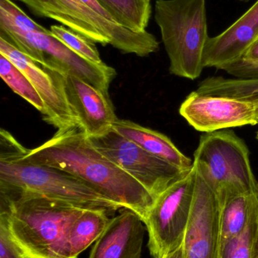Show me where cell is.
<instances>
[{"mask_svg": "<svg viewBox=\"0 0 258 258\" xmlns=\"http://www.w3.org/2000/svg\"><path fill=\"white\" fill-rule=\"evenodd\" d=\"M0 214L26 257L67 258L68 227L87 209L28 191L0 188Z\"/></svg>", "mask_w": 258, "mask_h": 258, "instance_id": "2", "label": "cell"}, {"mask_svg": "<svg viewBox=\"0 0 258 258\" xmlns=\"http://www.w3.org/2000/svg\"><path fill=\"white\" fill-rule=\"evenodd\" d=\"M147 2H148V3H150L151 2V0H146Z\"/></svg>", "mask_w": 258, "mask_h": 258, "instance_id": "31", "label": "cell"}, {"mask_svg": "<svg viewBox=\"0 0 258 258\" xmlns=\"http://www.w3.org/2000/svg\"><path fill=\"white\" fill-rule=\"evenodd\" d=\"M89 140L103 156L140 183L154 200L189 171H183L145 151L113 128Z\"/></svg>", "mask_w": 258, "mask_h": 258, "instance_id": "9", "label": "cell"}, {"mask_svg": "<svg viewBox=\"0 0 258 258\" xmlns=\"http://www.w3.org/2000/svg\"><path fill=\"white\" fill-rule=\"evenodd\" d=\"M65 89L71 111L88 138L104 135L118 118L110 98L78 77L65 75Z\"/></svg>", "mask_w": 258, "mask_h": 258, "instance_id": "13", "label": "cell"}, {"mask_svg": "<svg viewBox=\"0 0 258 258\" xmlns=\"http://www.w3.org/2000/svg\"><path fill=\"white\" fill-rule=\"evenodd\" d=\"M112 128L145 151L183 171H190L193 168V160L183 154L168 137L160 132L124 119H117Z\"/></svg>", "mask_w": 258, "mask_h": 258, "instance_id": "16", "label": "cell"}, {"mask_svg": "<svg viewBox=\"0 0 258 258\" xmlns=\"http://www.w3.org/2000/svg\"><path fill=\"white\" fill-rule=\"evenodd\" d=\"M257 203V194H237L219 204L221 247L244 230Z\"/></svg>", "mask_w": 258, "mask_h": 258, "instance_id": "18", "label": "cell"}, {"mask_svg": "<svg viewBox=\"0 0 258 258\" xmlns=\"http://www.w3.org/2000/svg\"><path fill=\"white\" fill-rule=\"evenodd\" d=\"M0 28L14 29L25 33H51L50 30L35 22L12 0H0Z\"/></svg>", "mask_w": 258, "mask_h": 258, "instance_id": "22", "label": "cell"}, {"mask_svg": "<svg viewBox=\"0 0 258 258\" xmlns=\"http://www.w3.org/2000/svg\"><path fill=\"white\" fill-rule=\"evenodd\" d=\"M134 212L124 210L111 218L89 258H141L145 228Z\"/></svg>", "mask_w": 258, "mask_h": 258, "instance_id": "15", "label": "cell"}, {"mask_svg": "<svg viewBox=\"0 0 258 258\" xmlns=\"http://www.w3.org/2000/svg\"><path fill=\"white\" fill-rule=\"evenodd\" d=\"M81 1L83 2V3H85L86 6H89L92 10L95 11L98 15L104 17L106 19L113 21L112 16H111L109 12L101 6V4L98 3V0H81Z\"/></svg>", "mask_w": 258, "mask_h": 258, "instance_id": "26", "label": "cell"}, {"mask_svg": "<svg viewBox=\"0 0 258 258\" xmlns=\"http://www.w3.org/2000/svg\"><path fill=\"white\" fill-rule=\"evenodd\" d=\"M257 197H258V190H257Z\"/></svg>", "mask_w": 258, "mask_h": 258, "instance_id": "34", "label": "cell"}, {"mask_svg": "<svg viewBox=\"0 0 258 258\" xmlns=\"http://www.w3.org/2000/svg\"><path fill=\"white\" fill-rule=\"evenodd\" d=\"M239 1L242 2V3H248L250 0H239Z\"/></svg>", "mask_w": 258, "mask_h": 258, "instance_id": "30", "label": "cell"}, {"mask_svg": "<svg viewBox=\"0 0 258 258\" xmlns=\"http://www.w3.org/2000/svg\"><path fill=\"white\" fill-rule=\"evenodd\" d=\"M253 258H258V236L257 242H256L255 248H254V257Z\"/></svg>", "mask_w": 258, "mask_h": 258, "instance_id": "29", "label": "cell"}, {"mask_svg": "<svg viewBox=\"0 0 258 258\" xmlns=\"http://www.w3.org/2000/svg\"><path fill=\"white\" fill-rule=\"evenodd\" d=\"M240 80H258V60L240 58L219 69Z\"/></svg>", "mask_w": 258, "mask_h": 258, "instance_id": "24", "label": "cell"}, {"mask_svg": "<svg viewBox=\"0 0 258 258\" xmlns=\"http://www.w3.org/2000/svg\"><path fill=\"white\" fill-rule=\"evenodd\" d=\"M35 15L55 20L94 43L111 45L125 54L146 57L159 49L149 32L131 31L106 19L81 0H18Z\"/></svg>", "mask_w": 258, "mask_h": 258, "instance_id": "5", "label": "cell"}, {"mask_svg": "<svg viewBox=\"0 0 258 258\" xmlns=\"http://www.w3.org/2000/svg\"><path fill=\"white\" fill-rule=\"evenodd\" d=\"M242 58L249 60H258V39L245 51Z\"/></svg>", "mask_w": 258, "mask_h": 258, "instance_id": "27", "label": "cell"}, {"mask_svg": "<svg viewBox=\"0 0 258 258\" xmlns=\"http://www.w3.org/2000/svg\"><path fill=\"white\" fill-rule=\"evenodd\" d=\"M0 29L1 36L32 60L64 75L78 77L109 96V86L116 76V71L112 67L106 63H92L80 57L51 33H25L14 29Z\"/></svg>", "mask_w": 258, "mask_h": 258, "instance_id": "8", "label": "cell"}, {"mask_svg": "<svg viewBox=\"0 0 258 258\" xmlns=\"http://www.w3.org/2000/svg\"><path fill=\"white\" fill-rule=\"evenodd\" d=\"M162 258H184L183 246H180V248H177L175 251H171V252L165 254Z\"/></svg>", "mask_w": 258, "mask_h": 258, "instance_id": "28", "label": "cell"}, {"mask_svg": "<svg viewBox=\"0 0 258 258\" xmlns=\"http://www.w3.org/2000/svg\"><path fill=\"white\" fill-rule=\"evenodd\" d=\"M0 77L15 93L30 103L43 115L45 112L43 101L31 82L16 65L1 54Z\"/></svg>", "mask_w": 258, "mask_h": 258, "instance_id": "20", "label": "cell"}, {"mask_svg": "<svg viewBox=\"0 0 258 258\" xmlns=\"http://www.w3.org/2000/svg\"><path fill=\"white\" fill-rule=\"evenodd\" d=\"M35 163L69 173L142 221L154 202L149 192L130 174L103 156L80 126L57 131L42 145L26 150Z\"/></svg>", "mask_w": 258, "mask_h": 258, "instance_id": "1", "label": "cell"}, {"mask_svg": "<svg viewBox=\"0 0 258 258\" xmlns=\"http://www.w3.org/2000/svg\"><path fill=\"white\" fill-rule=\"evenodd\" d=\"M196 178L194 165L154 200L143 221L153 257L162 258L183 245L193 206Z\"/></svg>", "mask_w": 258, "mask_h": 258, "instance_id": "7", "label": "cell"}, {"mask_svg": "<svg viewBox=\"0 0 258 258\" xmlns=\"http://www.w3.org/2000/svg\"><path fill=\"white\" fill-rule=\"evenodd\" d=\"M182 246L184 258H220L219 202L198 171L193 206Z\"/></svg>", "mask_w": 258, "mask_h": 258, "instance_id": "12", "label": "cell"}, {"mask_svg": "<svg viewBox=\"0 0 258 258\" xmlns=\"http://www.w3.org/2000/svg\"><path fill=\"white\" fill-rule=\"evenodd\" d=\"M194 165L219 204L237 194H257L246 144L233 131L206 133L194 153Z\"/></svg>", "mask_w": 258, "mask_h": 258, "instance_id": "6", "label": "cell"}, {"mask_svg": "<svg viewBox=\"0 0 258 258\" xmlns=\"http://www.w3.org/2000/svg\"><path fill=\"white\" fill-rule=\"evenodd\" d=\"M257 138L258 139V132H257Z\"/></svg>", "mask_w": 258, "mask_h": 258, "instance_id": "32", "label": "cell"}, {"mask_svg": "<svg viewBox=\"0 0 258 258\" xmlns=\"http://www.w3.org/2000/svg\"><path fill=\"white\" fill-rule=\"evenodd\" d=\"M154 21L170 60V73L195 80L204 69L209 39L206 0H157Z\"/></svg>", "mask_w": 258, "mask_h": 258, "instance_id": "4", "label": "cell"}, {"mask_svg": "<svg viewBox=\"0 0 258 258\" xmlns=\"http://www.w3.org/2000/svg\"><path fill=\"white\" fill-rule=\"evenodd\" d=\"M105 209H87L68 227L65 241L67 258H77L101 236L109 224Z\"/></svg>", "mask_w": 258, "mask_h": 258, "instance_id": "17", "label": "cell"}, {"mask_svg": "<svg viewBox=\"0 0 258 258\" xmlns=\"http://www.w3.org/2000/svg\"><path fill=\"white\" fill-rule=\"evenodd\" d=\"M26 150L12 134L1 129L0 188L35 192L83 209H105L109 213L122 209L81 179L29 160Z\"/></svg>", "mask_w": 258, "mask_h": 258, "instance_id": "3", "label": "cell"}, {"mask_svg": "<svg viewBox=\"0 0 258 258\" xmlns=\"http://www.w3.org/2000/svg\"><path fill=\"white\" fill-rule=\"evenodd\" d=\"M0 54L16 65L31 82L43 101L42 116L47 123L57 131L78 126L67 100L64 74L32 60L3 36L0 37Z\"/></svg>", "mask_w": 258, "mask_h": 258, "instance_id": "10", "label": "cell"}, {"mask_svg": "<svg viewBox=\"0 0 258 258\" xmlns=\"http://www.w3.org/2000/svg\"><path fill=\"white\" fill-rule=\"evenodd\" d=\"M179 112L192 128L205 133L257 125V101L204 95L197 91L188 95Z\"/></svg>", "mask_w": 258, "mask_h": 258, "instance_id": "11", "label": "cell"}, {"mask_svg": "<svg viewBox=\"0 0 258 258\" xmlns=\"http://www.w3.org/2000/svg\"><path fill=\"white\" fill-rule=\"evenodd\" d=\"M109 12L114 22L141 33L146 30L151 14V4L146 0H98Z\"/></svg>", "mask_w": 258, "mask_h": 258, "instance_id": "19", "label": "cell"}, {"mask_svg": "<svg viewBox=\"0 0 258 258\" xmlns=\"http://www.w3.org/2000/svg\"><path fill=\"white\" fill-rule=\"evenodd\" d=\"M0 258H27L11 236L3 214H0Z\"/></svg>", "mask_w": 258, "mask_h": 258, "instance_id": "25", "label": "cell"}, {"mask_svg": "<svg viewBox=\"0 0 258 258\" xmlns=\"http://www.w3.org/2000/svg\"><path fill=\"white\" fill-rule=\"evenodd\" d=\"M257 102H258V101H257ZM257 125H258V118H257Z\"/></svg>", "mask_w": 258, "mask_h": 258, "instance_id": "33", "label": "cell"}, {"mask_svg": "<svg viewBox=\"0 0 258 258\" xmlns=\"http://www.w3.org/2000/svg\"><path fill=\"white\" fill-rule=\"evenodd\" d=\"M258 39V0L221 34L209 37L203 54L204 68L219 69L243 57Z\"/></svg>", "mask_w": 258, "mask_h": 258, "instance_id": "14", "label": "cell"}, {"mask_svg": "<svg viewBox=\"0 0 258 258\" xmlns=\"http://www.w3.org/2000/svg\"><path fill=\"white\" fill-rule=\"evenodd\" d=\"M258 236V203L244 230L229 239L220 251V258H253Z\"/></svg>", "mask_w": 258, "mask_h": 258, "instance_id": "21", "label": "cell"}, {"mask_svg": "<svg viewBox=\"0 0 258 258\" xmlns=\"http://www.w3.org/2000/svg\"><path fill=\"white\" fill-rule=\"evenodd\" d=\"M50 31L53 36L65 44L70 49L77 53L83 58L92 63L102 64L104 62L100 57L99 53L94 42L88 40L81 35L68 30L62 25H53Z\"/></svg>", "mask_w": 258, "mask_h": 258, "instance_id": "23", "label": "cell"}]
</instances>
